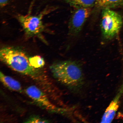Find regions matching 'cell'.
Segmentation results:
<instances>
[{"label":"cell","mask_w":123,"mask_h":123,"mask_svg":"<svg viewBox=\"0 0 123 123\" xmlns=\"http://www.w3.org/2000/svg\"><path fill=\"white\" fill-rule=\"evenodd\" d=\"M25 92L29 97L43 109L52 112L58 111L57 108L51 102L45 93L36 86H30Z\"/></svg>","instance_id":"obj_6"},{"label":"cell","mask_w":123,"mask_h":123,"mask_svg":"<svg viewBox=\"0 0 123 123\" xmlns=\"http://www.w3.org/2000/svg\"><path fill=\"white\" fill-rule=\"evenodd\" d=\"M0 79L5 86L10 90L21 93L22 89L19 82L10 76L0 72Z\"/></svg>","instance_id":"obj_8"},{"label":"cell","mask_w":123,"mask_h":123,"mask_svg":"<svg viewBox=\"0 0 123 123\" xmlns=\"http://www.w3.org/2000/svg\"><path fill=\"white\" fill-rule=\"evenodd\" d=\"M123 24L122 17L110 8L103 9L100 27L101 33L105 39L110 40L118 34Z\"/></svg>","instance_id":"obj_3"},{"label":"cell","mask_w":123,"mask_h":123,"mask_svg":"<svg viewBox=\"0 0 123 123\" xmlns=\"http://www.w3.org/2000/svg\"><path fill=\"white\" fill-rule=\"evenodd\" d=\"M52 9H46L37 15H19L17 16V19L22 26L26 37H41L45 29L43 21V17Z\"/></svg>","instance_id":"obj_4"},{"label":"cell","mask_w":123,"mask_h":123,"mask_svg":"<svg viewBox=\"0 0 123 123\" xmlns=\"http://www.w3.org/2000/svg\"><path fill=\"white\" fill-rule=\"evenodd\" d=\"M29 60L30 64L36 68H41L45 65L43 58L39 56L31 57L29 58Z\"/></svg>","instance_id":"obj_11"},{"label":"cell","mask_w":123,"mask_h":123,"mask_svg":"<svg viewBox=\"0 0 123 123\" xmlns=\"http://www.w3.org/2000/svg\"><path fill=\"white\" fill-rule=\"evenodd\" d=\"M29 58L23 50L14 47H5L0 51L1 61L11 68L37 81L43 80L41 73L30 64Z\"/></svg>","instance_id":"obj_1"},{"label":"cell","mask_w":123,"mask_h":123,"mask_svg":"<svg viewBox=\"0 0 123 123\" xmlns=\"http://www.w3.org/2000/svg\"><path fill=\"white\" fill-rule=\"evenodd\" d=\"M123 2V0H96V4L103 9L116 7Z\"/></svg>","instance_id":"obj_9"},{"label":"cell","mask_w":123,"mask_h":123,"mask_svg":"<svg viewBox=\"0 0 123 123\" xmlns=\"http://www.w3.org/2000/svg\"><path fill=\"white\" fill-rule=\"evenodd\" d=\"M71 5L79 8L81 7H91L96 4V0H68Z\"/></svg>","instance_id":"obj_10"},{"label":"cell","mask_w":123,"mask_h":123,"mask_svg":"<svg viewBox=\"0 0 123 123\" xmlns=\"http://www.w3.org/2000/svg\"><path fill=\"white\" fill-rule=\"evenodd\" d=\"M77 8L72 14L69 23V34L73 36L79 34L92 12L91 7Z\"/></svg>","instance_id":"obj_5"},{"label":"cell","mask_w":123,"mask_h":123,"mask_svg":"<svg viewBox=\"0 0 123 123\" xmlns=\"http://www.w3.org/2000/svg\"><path fill=\"white\" fill-rule=\"evenodd\" d=\"M27 123H48V121L39 117L35 116H32L29 118L25 122Z\"/></svg>","instance_id":"obj_12"},{"label":"cell","mask_w":123,"mask_h":123,"mask_svg":"<svg viewBox=\"0 0 123 123\" xmlns=\"http://www.w3.org/2000/svg\"><path fill=\"white\" fill-rule=\"evenodd\" d=\"M123 93V89L121 88L119 93L106 110L101 120V123L111 122L119 107L120 98Z\"/></svg>","instance_id":"obj_7"},{"label":"cell","mask_w":123,"mask_h":123,"mask_svg":"<svg viewBox=\"0 0 123 123\" xmlns=\"http://www.w3.org/2000/svg\"><path fill=\"white\" fill-rule=\"evenodd\" d=\"M50 69L55 79L71 90L78 91L82 88L84 83L83 73L76 62H58L52 64Z\"/></svg>","instance_id":"obj_2"},{"label":"cell","mask_w":123,"mask_h":123,"mask_svg":"<svg viewBox=\"0 0 123 123\" xmlns=\"http://www.w3.org/2000/svg\"><path fill=\"white\" fill-rule=\"evenodd\" d=\"M10 0H0V5L1 7H3L8 4Z\"/></svg>","instance_id":"obj_13"}]
</instances>
